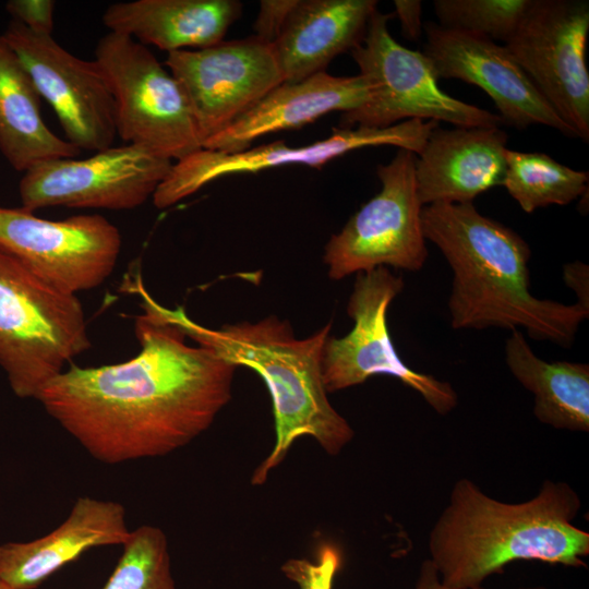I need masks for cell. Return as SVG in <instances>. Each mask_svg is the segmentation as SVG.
Here are the masks:
<instances>
[{
	"label": "cell",
	"mask_w": 589,
	"mask_h": 589,
	"mask_svg": "<svg viewBox=\"0 0 589 589\" xmlns=\"http://www.w3.org/2000/svg\"><path fill=\"white\" fill-rule=\"evenodd\" d=\"M139 290V353L116 364H71L36 398L88 455L107 465L161 457L190 444L230 401L239 368L206 346L188 345L171 310Z\"/></svg>",
	"instance_id": "6da1fadb"
},
{
	"label": "cell",
	"mask_w": 589,
	"mask_h": 589,
	"mask_svg": "<svg viewBox=\"0 0 589 589\" xmlns=\"http://www.w3.org/2000/svg\"><path fill=\"white\" fill-rule=\"evenodd\" d=\"M422 227L453 273L448 310L454 329L524 328L532 339L573 345L589 313L577 303L531 293V251L516 231L482 215L473 203L423 206Z\"/></svg>",
	"instance_id": "7a4b0ae2"
},
{
	"label": "cell",
	"mask_w": 589,
	"mask_h": 589,
	"mask_svg": "<svg viewBox=\"0 0 589 589\" xmlns=\"http://www.w3.org/2000/svg\"><path fill=\"white\" fill-rule=\"evenodd\" d=\"M580 508L564 481L545 480L532 498L506 503L461 478L430 531V560L453 589L481 587L516 561L587 567L589 533L573 524Z\"/></svg>",
	"instance_id": "3957f363"
},
{
	"label": "cell",
	"mask_w": 589,
	"mask_h": 589,
	"mask_svg": "<svg viewBox=\"0 0 589 589\" xmlns=\"http://www.w3.org/2000/svg\"><path fill=\"white\" fill-rule=\"evenodd\" d=\"M171 312L188 337L233 364L253 370L268 388L275 443L252 473L253 485L263 484L302 436L314 438L332 456L353 438L354 431L329 402L322 378L323 348L332 322L306 338H297L289 322L277 316L213 329L193 322L181 308Z\"/></svg>",
	"instance_id": "277c9868"
},
{
	"label": "cell",
	"mask_w": 589,
	"mask_h": 589,
	"mask_svg": "<svg viewBox=\"0 0 589 589\" xmlns=\"http://www.w3.org/2000/svg\"><path fill=\"white\" fill-rule=\"evenodd\" d=\"M91 348L82 303L0 251V366L19 398L36 399Z\"/></svg>",
	"instance_id": "5b68a950"
},
{
	"label": "cell",
	"mask_w": 589,
	"mask_h": 589,
	"mask_svg": "<svg viewBox=\"0 0 589 589\" xmlns=\"http://www.w3.org/2000/svg\"><path fill=\"white\" fill-rule=\"evenodd\" d=\"M393 14L378 10L351 56L370 85L368 100L345 112L340 128L385 129L419 119L444 121L454 127L492 128L503 124L498 115L465 103L438 87L431 60L395 40L388 31Z\"/></svg>",
	"instance_id": "8992f818"
},
{
	"label": "cell",
	"mask_w": 589,
	"mask_h": 589,
	"mask_svg": "<svg viewBox=\"0 0 589 589\" xmlns=\"http://www.w3.org/2000/svg\"><path fill=\"white\" fill-rule=\"evenodd\" d=\"M95 61L113 97L122 141L173 163L203 148L180 83L146 46L108 32L97 43Z\"/></svg>",
	"instance_id": "52a82bcc"
},
{
	"label": "cell",
	"mask_w": 589,
	"mask_h": 589,
	"mask_svg": "<svg viewBox=\"0 0 589 589\" xmlns=\"http://www.w3.org/2000/svg\"><path fill=\"white\" fill-rule=\"evenodd\" d=\"M417 155L398 148L376 169L381 190L333 235L324 250L327 275L340 280L377 267L420 271L429 256L416 187Z\"/></svg>",
	"instance_id": "ba28073f"
},
{
	"label": "cell",
	"mask_w": 589,
	"mask_h": 589,
	"mask_svg": "<svg viewBox=\"0 0 589 589\" xmlns=\"http://www.w3.org/2000/svg\"><path fill=\"white\" fill-rule=\"evenodd\" d=\"M402 289V277L388 267L356 274L347 304L353 327L347 335H329L325 341L324 387L329 394L360 385L374 375H388L416 390L435 412L445 416L458 404L452 384L409 368L392 341L387 310Z\"/></svg>",
	"instance_id": "9c48e42d"
},
{
	"label": "cell",
	"mask_w": 589,
	"mask_h": 589,
	"mask_svg": "<svg viewBox=\"0 0 589 589\" xmlns=\"http://www.w3.org/2000/svg\"><path fill=\"white\" fill-rule=\"evenodd\" d=\"M587 0H532L504 46L579 139L589 141Z\"/></svg>",
	"instance_id": "30bf717a"
},
{
	"label": "cell",
	"mask_w": 589,
	"mask_h": 589,
	"mask_svg": "<svg viewBox=\"0 0 589 589\" xmlns=\"http://www.w3.org/2000/svg\"><path fill=\"white\" fill-rule=\"evenodd\" d=\"M121 244L119 229L98 214L50 220L23 207L0 206V251L68 293L101 286Z\"/></svg>",
	"instance_id": "8fae6325"
},
{
	"label": "cell",
	"mask_w": 589,
	"mask_h": 589,
	"mask_svg": "<svg viewBox=\"0 0 589 589\" xmlns=\"http://www.w3.org/2000/svg\"><path fill=\"white\" fill-rule=\"evenodd\" d=\"M172 165L132 144L110 146L83 159L46 160L23 172L21 207L133 209L153 196Z\"/></svg>",
	"instance_id": "7c38bea8"
},
{
	"label": "cell",
	"mask_w": 589,
	"mask_h": 589,
	"mask_svg": "<svg viewBox=\"0 0 589 589\" xmlns=\"http://www.w3.org/2000/svg\"><path fill=\"white\" fill-rule=\"evenodd\" d=\"M437 125L440 122L434 120L411 119L385 129L363 127L335 129L330 136L299 147H290L284 141H275L239 153L201 148L173 163L153 194V203L157 208L165 209L225 176L252 173L289 165L322 168L337 157L369 146L392 145L418 155Z\"/></svg>",
	"instance_id": "4fadbf2b"
},
{
	"label": "cell",
	"mask_w": 589,
	"mask_h": 589,
	"mask_svg": "<svg viewBox=\"0 0 589 589\" xmlns=\"http://www.w3.org/2000/svg\"><path fill=\"white\" fill-rule=\"evenodd\" d=\"M2 36L55 111L65 140L93 153L112 146L115 101L95 59H81L52 35L34 33L13 20Z\"/></svg>",
	"instance_id": "5bb4252c"
},
{
	"label": "cell",
	"mask_w": 589,
	"mask_h": 589,
	"mask_svg": "<svg viewBox=\"0 0 589 589\" xmlns=\"http://www.w3.org/2000/svg\"><path fill=\"white\" fill-rule=\"evenodd\" d=\"M165 64L188 98L203 143L284 82L273 45L254 35L172 51Z\"/></svg>",
	"instance_id": "9a60e30c"
},
{
	"label": "cell",
	"mask_w": 589,
	"mask_h": 589,
	"mask_svg": "<svg viewBox=\"0 0 589 589\" xmlns=\"http://www.w3.org/2000/svg\"><path fill=\"white\" fill-rule=\"evenodd\" d=\"M422 52L431 60L437 79H457L485 92L504 123L524 130L531 124L553 128L578 137L554 111L504 45L472 33L423 25Z\"/></svg>",
	"instance_id": "2e32d148"
},
{
	"label": "cell",
	"mask_w": 589,
	"mask_h": 589,
	"mask_svg": "<svg viewBox=\"0 0 589 589\" xmlns=\"http://www.w3.org/2000/svg\"><path fill=\"white\" fill-rule=\"evenodd\" d=\"M507 134L501 127L443 129L437 125L416 157L414 177L423 206L472 203L502 185Z\"/></svg>",
	"instance_id": "e0dca14e"
},
{
	"label": "cell",
	"mask_w": 589,
	"mask_h": 589,
	"mask_svg": "<svg viewBox=\"0 0 589 589\" xmlns=\"http://www.w3.org/2000/svg\"><path fill=\"white\" fill-rule=\"evenodd\" d=\"M130 532L121 503L80 496L51 532L27 542L0 545V580L15 589H36L85 552L123 545Z\"/></svg>",
	"instance_id": "ac0fdd59"
},
{
	"label": "cell",
	"mask_w": 589,
	"mask_h": 589,
	"mask_svg": "<svg viewBox=\"0 0 589 589\" xmlns=\"http://www.w3.org/2000/svg\"><path fill=\"white\" fill-rule=\"evenodd\" d=\"M370 85L360 74L335 76L320 72L298 82H283L223 131L203 143V148L239 153L269 133L302 128L333 112L362 106Z\"/></svg>",
	"instance_id": "d6986e66"
},
{
	"label": "cell",
	"mask_w": 589,
	"mask_h": 589,
	"mask_svg": "<svg viewBox=\"0 0 589 589\" xmlns=\"http://www.w3.org/2000/svg\"><path fill=\"white\" fill-rule=\"evenodd\" d=\"M376 10L375 0H299L273 44L284 82L325 72L362 43Z\"/></svg>",
	"instance_id": "ffe728a7"
},
{
	"label": "cell",
	"mask_w": 589,
	"mask_h": 589,
	"mask_svg": "<svg viewBox=\"0 0 589 589\" xmlns=\"http://www.w3.org/2000/svg\"><path fill=\"white\" fill-rule=\"evenodd\" d=\"M241 13L237 0H134L108 5L101 20L109 32L169 53L224 40Z\"/></svg>",
	"instance_id": "44dd1931"
},
{
	"label": "cell",
	"mask_w": 589,
	"mask_h": 589,
	"mask_svg": "<svg viewBox=\"0 0 589 589\" xmlns=\"http://www.w3.org/2000/svg\"><path fill=\"white\" fill-rule=\"evenodd\" d=\"M41 100L26 69L0 34V152L16 171L25 172L46 160L74 158L81 152L48 128Z\"/></svg>",
	"instance_id": "7402d4cb"
},
{
	"label": "cell",
	"mask_w": 589,
	"mask_h": 589,
	"mask_svg": "<svg viewBox=\"0 0 589 589\" xmlns=\"http://www.w3.org/2000/svg\"><path fill=\"white\" fill-rule=\"evenodd\" d=\"M505 361L514 377L534 397L533 414L560 430L589 431V365L539 358L522 333L513 329Z\"/></svg>",
	"instance_id": "603a6c76"
},
{
	"label": "cell",
	"mask_w": 589,
	"mask_h": 589,
	"mask_svg": "<svg viewBox=\"0 0 589 589\" xmlns=\"http://www.w3.org/2000/svg\"><path fill=\"white\" fill-rule=\"evenodd\" d=\"M502 185L526 213L567 205L588 192L589 172L575 170L544 153L506 151Z\"/></svg>",
	"instance_id": "cb8c5ba5"
},
{
	"label": "cell",
	"mask_w": 589,
	"mask_h": 589,
	"mask_svg": "<svg viewBox=\"0 0 589 589\" xmlns=\"http://www.w3.org/2000/svg\"><path fill=\"white\" fill-rule=\"evenodd\" d=\"M103 589H177L165 532L142 525L131 530Z\"/></svg>",
	"instance_id": "d4e9b609"
},
{
	"label": "cell",
	"mask_w": 589,
	"mask_h": 589,
	"mask_svg": "<svg viewBox=\"0 0 589 589\" xmlns=\"http://www.w3.org/2000/svg\"><path fill=\"white\" fill-rule=\"evenodd\" d=\"M532 0H434L444 28L484 36L504 44L514 35Z\"/></svg>",
	"instance_id": "484cf974"
},
{
	"label": "cell",
	"mask_w": 589,
	"mask_h": 589,
	"mask_svg": "<svg viewBox=\"0 0 589 589\" xmlns=\"http://www.w3.org/2000/svg\"><path fill=\"white\" fill-rule=\"evenodd\" d=\"M341 562L338 546L324 543L317 549L315 561L289 558L283 564L281 572L299 589H333Z\"/></svg>",
	"instance_id": "4316f807"
},
{
	"label": "cell",
	"mask_w": 589,
	"mask_h": 589,
	"mask_svg": "<svg viewBox=\"0 0 589 589\" xmlns=\"http://www.w3.org/2000/svg\"><path fill=\"white\" fill-rule=\"evenodd\" d=\"M55 8L53 0H10L5 3L13 21L34 33L46 35H52Z\"/></svg>",
	"instance_id": "83f0119b"
},
{
	"label": "cell",
	"mask_w": 589,
	"mask_h": 589,
	"mask_svg": "<svg viewBox=\"0 0 589 589\" xmlns=\"http://www.w3.org/2000/svg\"><path fill=\"white\" fill-rule=\"evenodd\" d=\"M299 0H262L253 24L254 36L274 44Z\"/></svg>",
	"instance_id": "f1b7e54d"
},
{
	"label": "cell",
	"mask_w": 589,
	"mask_h": 589,
	"mask_svg": "<svg viewBox=\"0 0 589 589\" xmlns=\"http://www.w3.org/2000/svg\"><path fill=\"white\" fill-rule=\"evenodd\" d=\"M394 7L404 37L412 41L419 39L423 32L422 2L419 0H395Z\"/></svg>",
	"instance_id": "f546056e"
},
{
	"label": "cell",
	"mask_w": 589,
	"mask_h": 589,
	"mask_svg": "<svg viewBox=\"0 0 589 589\" xmlns=\"http://www.w3.org/2000/svg\"><path fill=\"white\" fill-rule=\"evenodd\" d=\"M563 278L577 296V304L589 313V267L582 262L576 261L565 264Z\"/></svg>",
	"instance_id": "4dcf8cb0"
},
{
	"label": "cell",
	"mask_w": 589,
	"mask_h": 589,
	"mask_svg": "<svg viewBox=\"0 0 589 589\" xmlns=\"http://www.w3.org/2000/svg\"><path fill=\"white\" fill-rule=\"evenodd\" d=\"M414 589H453L442 582L441 576L430 558L424 560L419 568ZM473 589H485L483 586Z\"/></svg>",
	"instance_id": "1f68e13d"
},
{
	"label": "cell",
	"mask_w": 589,
	"mask_h": 589,
	"mask_svg": "<svg viewBox=\"0 0 589 589\" xmlns=\"http://www.w3.org/2000/svg\"><path fill=\"white\" fill-rule=\"evenodd\" d=\"M0 589H15V588L0 580Z\"/></svg>",
	"instance_id": "d6a6232c"
},
{
	"label": "cell",
	"mask_w": 589,
	"mask_h": 589,
	"mask_svg": "<svg viewBox=\"0 0 589 589\" xmlns=\"http://www.w3.org/2000/svg\"><path fill=\"white\" fill-rule=\"evenodd\" d=\"M519 589H549V588L544 586H533V587H525V588H519Z\"/></svg>",
	"instance_id": "836d02e7"
}]
</instances>
